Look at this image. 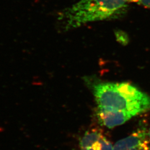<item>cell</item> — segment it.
<instances>
[{"mask_svg":"<svg viewBox=\"0 0 150 150\" xmlns=\"http://www.w3.org/2000/svg\"><path fill=\"white\" fill-rule=\"evenodd\" d=\"M129 4V0H80L59 11L57 27L67 32L90 22L119 19L127 13Z\"/></svg>","mask_w":150,"mask_h":150,"instance_id":"6da1fadb","label":"cell"},{"mask_svg":"<svg viewBox=\"0 0 150 150\" xmlns=\"http://www.w3.org/2000/svg\"><path fill=\"white\" fill-rule=\"evenodd\" d=\"M97 107L128 113L133 117L150 110V97L127 82H91L87 78Z\"/></svg>","mask_w":150,"mask_h":150,"instance_id":"7a4b0ae2","label":"cell"},{"mask_svg":"<svg viewBox=\"0 0 150 150\" xmlns=\"http://www.w3.org/2000/svg\"><path fill=\"white\" fill-rule=\"evenodd\" d=\"M113 150H150L147 129L140 127L127 137L117 141Z\"/></svg>","mask_w":150,"mask_h":150,"instance_id":"3957f363","label":"cell"},{"mask_svg":"<svg viewBox=\"0 0 150 150\" xmlns=\"http://www.w3.org/2000/svg\"><path fill=\"white\" fill-rule=\"evenodd\" d=\"M80 150H113V146L100 131L91 129L86 131L79 142Z\"/></svg>","mask_w":150,"mask_h":150,"instance_id":"277c9868","label":"cell"},{"mask_svg":"<svg viewBox=\"0 0 150 150\" xmlns=\"http://www.w3.org/2000/svg\"><path fill=\"white\" fill-rule=\"evenodd\" d=\"M96 117L100 123L109 129L122 125L133 116L128 113L97 107Z\"/></svg>","mask_w":150,"mask_h":150,"instance_id":"5b68a950","label":"cell"},{"mask_svg":"<svg viewBox=\"0 0 150 150\" xmlns=\"http://www.w3.org/2000/svg\"><path fill=\"white\" fill-rule=\"evenodd\" d=\"M129 3L132 2L137 5L150 8V0H129Z\"/></svg>","mask_w":150,"mask_h":150,"instance_id":"8992f818","label":"cell"},{"mask_svg":"<svg viewBox=\"0 0 150 150\" xmlns=\"http://www.w3.org/2000/svg\"><path fill=\"white\" fill-rule=\"evenodd\" d=\"M147 138H148V139L150 143V126L149 128L147 129Z\"/></svg>","mask_w":150,"mask_h":150,"instance_id":"52a82bcc","label":"cell"}]
</instances>
